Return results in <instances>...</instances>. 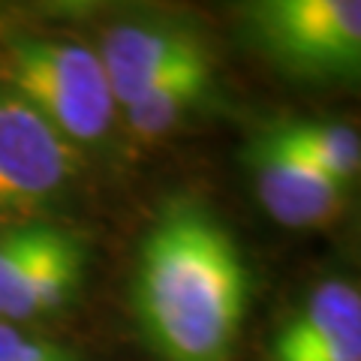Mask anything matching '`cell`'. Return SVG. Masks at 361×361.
Segmentation results:
<instances>
[{
  "label": "cell",
  "mask_w": 361,
  "mask_h": 361,
  "mask_svg": "<svg viewBox=\"0 0 361 361\" xmlns=\"http://www.w3.org/2000/svg\"><path fill=\"white\" fill-rule=\"evenodd\" d=\"M250 304V271L208 202L172 196L142 235L133 310L160 361H232Z\"/></svg>",
  "instance_id": "6da1fadb"
},
{
  "label": "cell",
  "mask_w": 361,
  "mask_h": 361,
  "mask_svg": "<svg viewBox=\"0 0 361 361\" xmlns=\"http://www.w3.org/2000/svg\"><path fill=\"white\" fill-rule=\"evenodd\" d=\"M0 85L25 97L78 154L106 148L121 130L97 49L78 37L0 25Z\"/></svg>",
  "instance_id": "7a4b0ae2"
},
{
  "label": "cell",
  "mask_w": 361,
  "mask_h": 361,
  "mask_svg": "<svg viewBox=\"0 0 361 361\" xmlns=\"http://www.w3.org/2000/svg\"><path fill=\"white\" fill-rule=\"evenodd\" d=\"M247 45L295 82H355L361 70L358 0H259L241 13Z\"/></svg>",
  "instance_id": "3957f363"
},
{
  "label": "cell",
  "mask_w": 361,
  "mask_h": 361,
  "mask_svg": "<svg viewBox=\"0 0 361 361\" xmlns=\"http://www.w3.org/2000/svg\"><path fill=\"white\" fill-rule=\"evenodd\" d=\"M90 265L87 241L45 217L0 220V325H27L70 307Z\"/></svg>",
  "instance_id": "277c9868"
},
{
  "label": "cell",
  "mask_w": 361,
  "mask_h": 361,
  "mask_svg": "<svg viewBox=\"0 0 361 361\" xmlns=\"http://www.w3.org/2000/svg\"><path fill=\"white\" fill-rule=\"evenodd\" d=\"M78 154L25 97L0 85V220L39 217L78 178Z\"/></svg>",
  "instance_id": "5b68a950"
},
{
  "label": "cell",
  "mask_w": 361,
  "mask_h": 361,
  "mask_svg": "<svg viewBox=\"0 0 361 361\" xmlns=\"http://www.w3.org/2000/svg\"><path fill=\"white\" fill-rule=\"evenodd\" d=\"M94 49L115 94L118 111L180 66L211 58L208 39H202L196 27L163 16L121 18L103 30Z\"/></svg>",
  "instance_id": "8992f818"
},
{
  "label": "cell",
  "mask_w": 361,
  "mask_h": 361,
  "mask_svg": "<svg viewBox=\"0 0 361 361\" xmlns=\"http://www.w3.org/2000/svg\"><path fill=\"white\" fill-rule=\"evenodd\" d=\"M244 163L250 169L253 190L268 217L286 229L329 226L343 208L346 190L277 145L265 130L250 139Z\"/></svg>",
  "instance_id": "52a82bcc"
},
{
  "label": "cell",
  "mask_w": 361,
  "mask_h": 361,
  "mask_svg": "<svg viewBox=\"0 0 361 361\" xmlns=\"http://www.w3.org/2000/svg\"><path fill=\"white\" fill-rule=\"evenodd\" d=\"M271 361H361V295L349 280H325L280 325Z\"/></svg>",
  "instance_id": "ba28073f"
},
{
  "label": "cell",
  "mask_w": 361,
  "mask_h": 361,
  "mask_svg": "<svg viewBox=\"0 0 361 361\" xmlns=\"http://www.w3.org/2000/svg\"><path fill=\"white\" fill-rule=\"evenodd\" d=\"M214 90H217V61L211 54L160 78L142 97L123 106L118 111L121 130H127L135 142H160L199 118L211 106Z\"/></svg>",
  "instance_id": "9c48e42d"
},
{
  "label": "cell",
  "mask_w": 361,
  "mask_h": 361,
  "mask_svg": "<svg viewBox=\"0 0 361 361\" xmlns=\"http://www.w3.org/2000/svg\"><path fill=\"white\" fill-rule=\"evenodd\" d=\"M265 133L277 145H283L313 166L316 172H322L337 187L349 190V184L358 178L361 169V139L349 123L337 121H280L268 123Z\"/></svg>",
  "instance_id": "30bf717a"
},
{
  "label": "cell",
  "mask_w": 361,
  "mask_h": 361,
  "mask_svg": "<svg viewBox=\"0 0 361 361\" xmlns=\"http://www.w3.org/2000/svg\"><path fill=\"white\" fill-rule=\"evenodd\" d=\"M0 361H82V355L30 325H0Z\"/></svg>",
  "instance_id": "8fae6325"
}]
</instances>
